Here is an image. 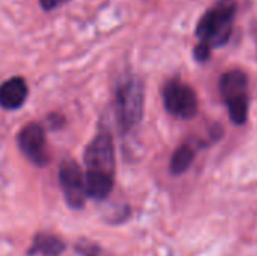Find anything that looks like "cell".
<instances>
[{
  "label": "cell",
  "instance_id": "cell-5",
  "mask_svg": "<svg viewBox=\"0 0 257 256\" xmlns=\"http://www.w3.org/2000/svg\"><path fill=\"white\" fill-rule=\"evenodd\" d=\"M59 183L66 204L72 210H81L86 205L87 193L84 174L74 160H65L59 167Z\"/></svg>",
  "mask_w": 257,
  "mask_h": 256
},
{
  "label": "cell",
  "instance_id": "cell-12",
  "mask_svg": "<svg viewBox=\"0 0 257 256\" xmlns=\"http://www.w3.org/2000/svg\"><path fill=\"white\" fill-rule=\"evenodd\" d=\"M209 54H211V47H209L208 44H205V42L199 44V45L194 48V56H196V59H197L199 62H205V60L209 57Z\"/></svg>",
  "mask_w": 257,
  "mask_h": 256
},
{
  "label": "cell",
  "instance_id": "cell-1",
  "mask_svg": "<svg viewBox=\"0 0 257 256\" xmlns=\"http://www.w3.org/2000/svg\"><path fill=\"white\" fill-rule=\"evenodd\" d=\"M86 187L95 193H104L114 186V145L107 133L98 134L84 151Z\"/></svg>",
  "mask_w": 257,
  "mask_h": 256
},
{
  "label": "cell",
  "instance_id": "cell-6",
  "mask_svg": "<svg viewBox=\"0 0 257 256\" xmlns=\"http://www.w3.org/2000/svg\"><path fill=\"white\" fill-rule=\"evenodd\" d=\"M18 146L29 161L35 166H45L50 161V154L47 151L45 131L39 124L26 125L18 134Z\"/></svg>",
  "mask_w": 257,
  "mask_h": 256
},
{
  "label": "cell",
  "instance_id": "cell-3",
  "mask_svg": "<svg viewBox=\"0 0 257 256\" xmlns=\"http://www.w3.org/2000/svg\"><path fill=\"white\" fill-rule=\"evenodd\" d=\"M145 91L137 77L125 80L116 92V115L119 127L123 131L136 127L143 118Z\"/></svg>",
  "mask_w": 257,
  "mask_h": 256
},
{
  "label": "cell",
  "instance_id": "cell-11",
  "mask_svg": "<svg viewBox=\"0 0 257 256\" xmlns=\"http://www.w3.org/2000/svg\"><path fill=\"white\" fill-rule=\"evenodd\" d=\"M226 104H227L229 116H230L232 122L236 125H242L248 116V95L229 100V101H226Z\"/></svg>",
  "mask_w": 257,
  "mask_h": 256
},
{
  "label": "cell",
  "instance_id": "cell-4",
  "mask_svg": "<svg viewBox=\"0 0 257 256\" xmlns=\"http://www.w3.org/2000/svg\"><path fill=\"white\" fill-rule=\"evenodd\" d=\"M164 107L169 113L182 118L191 119L197 115V95L188 84L179 80H170L163 89Z\"/></svg>",
  "mask_w": 257,
  "mask_h": 256
},
{
  "label": "cell",
  "instance_id": "cell-8",
  "mask_svg": "<svg viewBox=\"0 0 257 256\" xmlns=\"http://www.w3.org/2000/svg\"><path fill=\"white\" fill-rule=\"evenodd\" d=\"M247 86H248L247 74L241 69H230L224 72L220 78V91H221L224 101L245 97Z\"/></svg>",
  "mask_w": 257,
  "mask_h": 256
},
{
  "label": "cell",
  "instance_id": "cell-10",
  "mask_svg": "<svg viewBox=\"0 0 257 256\" xmlns=\"http://www.w3.org/2000/svg\"><path fill=\"white\" fill-rule=\"evenodd\" d=\"M194 160V149L190 145L179 146L170 161V170L173 175H182L193 163Z\"/></svg>",
  "mask_w": 257,
  "mask_h": 256
},
{
  "label": "cell",
  "instance_id": "cell-2",
  "mask_svg": "<svg viewBox=\"0 0 257 256\" xmlns=\"http://www.w3.org/2000/svg\"><path fill=\"white\" fill-rule=\"evenodd\" d=\"M236 11L235 0H218L212 9H209L199 21L196 35L197 38L212 47H221L227 44L232 35V21Z\"/></svg>",
  "mask_w": 257,
  "mask_h": 256
},
{
  "label": "cell",
  "instance_id": "cell-7",
  "mask_svg": "<svg viewBox=\"0 0 257 256\" xmlns=\"http://www.w3.org/2000/svg\"><path fill=\"white\" fill-rule=\"evenodd\" d=\"M27 98V84L23 77H12L0 84V106L6 110L20 109Z\"/></svg>",
  "mask_w": 257,
  "mask_h": 256
},
{
  "label": "cell",
  "instance_id": "cell-13",
  "mask_svg": "<svg viewBox=\"0 0 257 256\" xmlns=\"http://www.w3.org/2000/svg\"><path fill=\"white\" fill-rule=\"evenodd\" d=\"M48 125L53 128V130H57V128H60L62 125H63V116L62 115H59V113H53V115H50L48 116Z\"/></svg>",
  "mask_w": 257,
  "mask_h": 256
},
{
  "label": "cell",
  "instance_id": "cell-14",
  "mask_svg": "<svg viewBox=\"0 0 257 256\" xmlns=\"http://www.w3.org/2000/svg\"><path fill=\"white\" fill-rule=\"evenodd\" d=\"M66 2H68V0H39V3H41V6H42L44 11L56 9L57 6H60V5H63V3H66Z\"/></svg>",
  "mask_w": 257,
  "mask_h": 256
},
{
  "label": "cell",
  "instance_id": "cell-9",
  "mask_svg": "<svg viewBox=\"0 0 257 256\" xmlns=\"http://www.w3.org/2000/svg\"><path fill=\"white\" fill-rule=\"evenodd\" d=\"M65 252V243L53 234H38L35 235L29 255L60 256Z\"/></svg>",
  "mask_w": 257,
  "mask_h": 256
}]
</instances>
